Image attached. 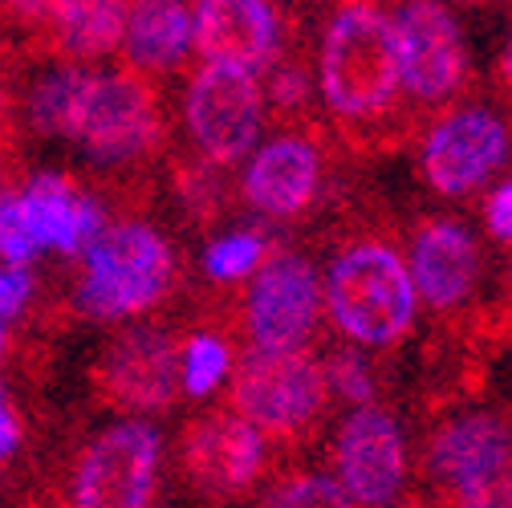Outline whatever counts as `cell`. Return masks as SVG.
<instances>
[{
    "mask_svg": "<svg viewBox=\"0 0 512 508\" xmlns=\"http://www.w3.org/2000/svg\"><path fill=\"white\" fill-rule=\"evenodd\" d=\"M17 443H21V423H17L13 403L5 399V391H0V460L13 456V452H17Z\"/></svg>",
    "mask_w": 512,
    "mask_h": 508,
    "instance_id": "31",
    "label": "cell"
},
{
    "mask_svg": "<svg viewBox=\"0 0 512 508\" xmlns=\"http://www.w3.org/2000/svg\"><path fill=\"white\" fill-rule=\"evenodd\" d=\"M427 464L431 476L452 492H468L488 480H500L512 472V427L496 415L452 419L431 439Z\"/></svg>",
    "mask_w": 512,
    "mask_h": 508,
    "instance_id": "15",
    "label": "cell"
},
{
    "mask_svg": "<svg viewBox=\"0 0 512 508\" xmlns=\"http://www.w3.org/2000/svg\"><path fill=\"white\" fill-rule=\"evenodd\" d=\"M322 317V285L309 261L301 257H273L252 273L248 301H244V326L261 354L301 350Z\"/></svg>",
    "mask_w": 512,
    "mask_h": 508,
    "instance_id": "8",
    "label": "cell"
},
{
    "mask_svg": "<svg viewBox=\"0 0 512 508\" xmlns=\"http://www.w3.org/2000/svg\"><path fill=\"white\" fill-rule=\"evenodd\" d=\"M183 114L191 126V139L212 163H236L240 155L252 151L256 135H261L265 94L244 70L204 66L191 78Z\"/></svg>",
    "mask_w": 512,
    "mask_h": 508,
    "instance_id": "7",
    "label": "cell"
},
{
    "mask_svg": "<svg viewBox=\"0 0 512 508\" xmlns=\"http://www.w3.org/2000/svg\"><path fill=\"white\" fill-rule=\"evenodd\" d=\"M411 285L415 293L435 305V309H452L460 305L480 277V248L468 228L452 220H427L419 224L411 240Z\"/></svg>",
    "mask_w": 512,
    "mask_h": 508,
    "instance_id": "16",
    "label": "cell"
},
{
    "mask_svg": "<svg viewBox=\"0 0 512 508\" xmlns=\"http://www.w3.org/2000/svg\"><path fill=\"white\" fill-rule=\"evenodd\" d=\"M183 468L191 484L212 496H240L252 488L265 464V439L240 415L208 411L183 431Z\"/></svg>",
    "mask_w": 512,
    "mask_h": 508,
    "instance_id": "12",
    "label": "cell"
},
{
    "mask_svg": "<svg viewBox=\"0 0 512 508\" xmlns=\"http://www.w3.org/2000/svg\"><path fill=\"white\" fill-rule=\"evenodd\" d=\"M228 370V346L220 338H208V334H196L187 346H183V358H179V387L187 395H208Z\"/></svg>",
    "mask_w": 512,
    "mask_h": 508,
    "instance_id": "22",
    "label": "cell"
},
{
    "mask_svg": "<svg viewBox=\"0 0 512 508\" xmlns=\"http://www.w3.org/2000/svg\"><path fill=\"white\" fill-rule=\"evenodd\" d=\"M0 350H5V330H0Z\"/></svg>",
    "mask_w": 512,
    "mask_h": 508,
    "instance_id": "33",
    "label": "cell"
},
{
    "mask_svg": "<svg viewBox=\"0 0 512 508\" xmlns=\"http://www.w3.org/2000/svg\"><path fill=\"white\" fill-rule=\"evenodd\" d=\"M488 228H492L500 240H512V179L500 183L496 192L488 196Z\"/></svg>",
    "mask_w": 512,
    "mask_h": 508,
    "instance_id": "29",
    "label": "cell"
},
{
    "mask_svg": "<svg viewBox=\"0 0 512 508\" xmlns=\"http://www.w3.org/2000/svg\"><path fill=\"white\" fill-rule=\"evenodd\" d=\"M281 21L265 0H204L191 9V41L208 57V66L261 70L277 53Z\"/></svg>",
    "mask_w": 512,
    "mask_h": 508,
    "instance_id": "14",
    "label": "cell"
},
{
    "mask_svg": "<svg viewBox=\"0 0 512 508\" xmlns=\"http://www.w3.org/2000/svg\"><path fill=\"white\" fill-rule=\"evenodd\" d=\"M208 277L212 281H240L248 273H256L265 265V240L256 232H232V236H220L212 248H208Z\"/></svg>",
    "mask_w": 512,
    "mask_h": 508,
    "instance_id": "23",
    "label": "cell"
},
{
    "mask_svg": "<svg viewBox=\"0 0 512 508\" xmlns=\"http://www.w3.org/2000/svg\"><path fill=\"white\" fill-rule=\"evenodd\" d=\"M330 378L326 366L305 350H285V354H248L236 370L232 383V403L236 415L256 431L289 439L301 427L317 419L326 407Z\"/></svg>",
    "mask_w": 512,
    "mask_h": 508,
    "instance_id": "4",
    "label": "cell"
},
{
    "mask_svg": "<svg viewBox=\"0 0 512 508\" xmlns=\"http://www.w3.org/2000/svg\"><path fill=\"white\" fill-rule=\"evenodd\" d=\"M70 139L82 143L98 163H126L135 155H147L163 139V114L151 82L131 70H90Z\"/></svg>",
    "mask_w": 512,
    "mask_h": 508,
    "instance_id": "5",
    "label": "cell"
},
{
    "mask_svg": "<svg viewBox=\"0 0 512 508\" xmlns=\"http://www.w3.org/2000/svg\"><path fill=\"white\" fill-rule=\"evenodd\" d=\"M175 261L167 240L147 224H118L98 236L86 252V273L78 285V305L86 317H131L151 309L171 285Z\"/></svg>",
    "mask_w": 512,
    "mask_h": 508,
    "instance_id": "3",
    "label": "cell"
},
{
    "mask_svg": "<svg viewBox=\"0 0 512 508\" xmlns=\"http://www.w3.org/2000/svg\"><path fill=\"white\" fill-rule=\"evenodd\" d=\"M395 17L366 0L342 5L322 41V98L342 118H370L399 94Z\"/></svg>",
    "mask_w": 512,
    "mask_h": 508,
    "instance_id": "1",
    "label": "cell"
},
{
    "mask_svg": "<svg viewBox=\"0 0 512 508\" xmlns=\"http://www.w3.org/2000/svg\"><path fill=\"white\" fill-rule=\"evenodd\" d=\"M500 82L512 94V33H508V45H504V57H500Z\"/></svg>",
    "mask_w": 512,
    "mask_h": 508,
    "instance_id": "32",
    "label": "cell"
},
{
    "mask_svg": "<svg viewBox=\"0 0 512 508\" xmlns=\"http://www.w3.org/2000/svg\"><path fill=\"white\" fill-rule=\"evenodd\" d=\"M86 78L90 70H57L49 74L33 98H29V118L37 131L45 135H66L74 131V118H78V106H82V90H86Z\"/></svg>",
    "mask_w": 512,
    "mask_h": 508,
    "instance_id": "21",
    "label": "cell"
},
{
    "mask_svg": "<svg viewBox=\"0 0 512 508\" xmlns=\"http://www.w3.org/2000/svg\"><path fill=\"white\" fill-rule=\"evenodd\" d=\"M330 313L346 338L391 346L415 322V285L403 257L382 240L350 244L330 269Z\"/></svg>",
    "mask_w": 512,
    "mask_h": 508,
    "instance_id": "2",
    "label": "cell"
},
{
    "mask_svg": "<svg viewBox=\"0 0 512 508\" xmlns=\"http://www.w3.org/2000/svg\"><path fill=\"white\" fill-rule=\"evenodd\" d=\"M29 301V277L25 269H13V265H0V322L17 317Z\"/></svg>",
    "mask_w": 512,
    "mask_h": 508,
    "instance_id": "28",
    "label": "cell"
},
{
    "mask_svg": "<svg viewBox=\"0 0 512 508\" xmlns=\"http://www.w3.org/2000/svg\"><path fill=\"white\" fill-rule=\"evenodd\" d=\"M265 508H354V500L342 492V484L334 476L305 472V476L277 484Z\"/></svg>",
    "mask_w": 512,
    "mask_h": 508,
    "instance_id": "24",
    "label": "cell"
},
{
    "mask_svg": "<svg viewBox=\"0 0 512 508\" xmlns=\"http://www.w3.org/2000/svg\"><path fill=\"white\" fill-rule=\"evenodd\" d=\"M456 508H512V472L500 480H488L480 488L456 492Z\"/></svg>",
    "mask_w": 512,
    "mask_h": 508,
    "instance_id": "27",
    "label": "cell"
},
{
    "mask_svg": "<svg viewBox=\"0 0 512 508\" xmlns=\"http://www.w3.org/2000/svg\"><path fill=\"white\" fill-rule=\"evenodd\" d=\"M21 208L37 248H57L70 257H86L106 232L102 208L82 196L66 175H37L21 192Z\"/></svg>",
    "mask_w": 512,
    "mask_h": 508,
    "instance_id": "18",
    "label": "cell"
},
{
    "mask_svg": "<svg viewBox=\"0 0 512 508\" xmlns=\"http://www.w3.org/2000/svg\"><path fill=\"white\" fill-rule=\"evenodd\" d=\"M305 98V74L297 66H285L273 74V102L285 110V106H297Z\"/></svg>",
    "mask_w": 512,
    "mask_h": 508,
    "instance_id": "30",
    "label": "cell"
},
{
    "mask_svg": "<svg viewBox=\"0 0 512 508\" xmlns=\"http://www.w3.org/2000/svg\"><path fill=\"white\" fill-rule=\"evenodd\" d=\"M159 472V435L151 423L126 419L86 443L74 472L78 508H151Z\"/></svg>",
    "mask_w": 512,
    "mask_h": 508,
    "instance_id": "6",
    "label": "cell"
},
{
    "mask_svg": "<svg viewBox=\"0 0 512 508\" xmlns=\"http://www.w3.org/2000/svg\"><path fill=\"white\" fill-rule=\"evenodd\" d=\"M395 37H399V78L415 98L439 102L460 90L468 53L456 17L443 5H431V0L403 5L395 21Z\"/></svg>",
    "mask_w": 512,
    "mask_h": 508,
    "instance_id": "9",
    "label": "cell"
},
{
    "mask_svg": "<svg viewBox=\"0 0 512 508\" xmlns=\"http://www.w3.org/2000/svg\"><path fill=\"white\" fill-rule=\"evenodd\" d=\"M508 159V126L488 110L447 114L423 147V171L439 196H464Z\"/></svg>",
    "mask_w": 512,
    "mask_h": 508,
    "instance_id": "11",
    "label": "cell"
},
{
    "mask_svg": "<svg viewBox=\"0 0 512 508\" xmlns=\"http://www.w3.org/2000/svg\"><path fill=\"white\" fill-rule=\"evenodd\" d=\"M338 484L354 504H391L407 476V448L395 419L378 407H358L338 431Z\"/></svg>",
    "mask_w": 512,
    "mask_h": 508,
    "instance_id": "10",
    "label": "cell"
},
{
    "mask_svg": "<svg viewBox=\"0 0 512 508\" xmlns=\"http://www.w3.org/2000/svg\"><path fill=\"white\" fill-rule=\"evenodd\" d=\"M126 57L139 70H171L191 45V9L179 0H143L126 9Z\"/></svg>",
    "mask_w": 512,
    "mask_h": 508,
    "instance_id": "19",
    "label": "cell"
},
{
    "mask_svg": "<svg viewBox=\"0 0 512 508\" xmlns=\"http://www.w3.org/2000/svg\"><path fill=\"white\" fill-rule=\"evenodd\" d=\"M102 399L131 411H159L179 391V350L159 330H126L94 370Z\"/></svg>",
    "mask_w": 512,
    "mask_h": 508,
    "instance_id": "13",
    "label": "cell"
},
{
    "mask_svg": "<svg viewBox=\"0 0 512 508\" xmlns=\"http://www.w3.org/2000/svg\"><path fill=\"white\" fill-rule=\"evenodd\" d=\"M317 183H322L317 147L297 135H281L244 167V200L265 216H297L313 204Z\"/></svg>",
    "mask_w": 512,
    "mask_h": 508,
    "instance_id": "17",
    "label": "cell"
},
{
    "mask_svg": "<svg viewBox=\"0 0 512 508\" xmlns=\"http://www.w3.org/2000/svg\"><path fill=\"white\" fill-rule=\"evenodd\" d=\"M37 240L29 232V220H25V208H21V196H0V257H5L13 269H21L25 261L37 257Z\"/></svg>",
    "mask_w": 512,
    "mask_h": 508,
    "instance_id": "25",
    "label": "cell"
},
{
    "mask_svg": "<svg viewBox=\"0 0 512 508\" xmlns=\"http://www.w3.org/2000/svg\"><path fill=\"white\" fill-rule=\"evenodd\" d=\"M326 378L330 383L346 395V399H354V403H366L370 399V370H366V362L358 358V354H338L334 362H330V370H326Z\"/></svg>",
    "mask_w": 512,
    "mask_h": 508,
    "instance_id": "26",
    "label": "cell"
},
{
    "mask_svg": "<svg viewBox=\"0 0 512 508\" xmlns=\"http://www.w3.org/2000/svg\"><path fill=\"white\" fill-rule=\"evenodd\" d=\"M126 9L118 0H66V5H45L49 37L61 53L74 57H102L122 45Z\"/></svg>",
    "mask_w": 512,
    "mask_h": 508,
    "instance_id": "20",
    "label": "cell"
}]
</instances>
